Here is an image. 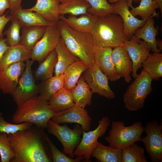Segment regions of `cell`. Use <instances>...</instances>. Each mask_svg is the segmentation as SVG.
I'll use <instances>...</instances> for the list:
<instances>
[{"label": "cell", "instance_id": "obj_1", "mask_svg": "<svg viewBox=\"0 0 162 162\" xmlns=\"http://www.w3.org/2000/svg\"><path fill=\"white\" fill-rule=\"evenodd\" d=\"M44 130L32 126L8 134L10 147L15 154L10 162H52Z\"/></svg>", "mask_w": 162, "mask_h": 162}, {"label": "cell", "instance_id": "obj_2", "mask_svg": "<svg viewBox=\"0 0 162 162\" xmlns=\"http://www.w3.org/2000/svg\"><path fill=\"white\" fill-rule=\"evenodd\" d=\"M90 33L94 45L99 47L113 48L122 46L130 40L122 17L115 13L98 16Z\"/></svg>", "mask_w": 162, "mask_h": 162}, {"label": "cell", "instance_id": "obj_3", "mask_svg": "<svg viewBox=\"0 0 162 162\" xmlns=\"http://www.w3.org/2000/svg\"><path fill=\"white\" fill-rule=\"evenodd\" d=\"M57 26L66 47L74 56L89 67L95 63L93 50L94 45L90 33L76 31L61 20Z\"/></svg>", "mask_w": 162, "mask_h": 162}, {"label": "cell", "instance_id": "obj_4", "mask_svg": "<svg viewBox=\"0 0 162 162\" xmlns=\"http://www.w3.org/2000/svg\"><path fill=\"white\" fill-rule=\"evenodd\" d=\"M38 96L18 106L12 117L14 123L29 122L38 128H46L48 122L56 112L48 101L41 100Z\"/></svg>", "mask_w": 162, "mask_h": 162}, {"label": "cell", "instance_id": "obj_5", "mask_svg": "<svg viewBox=\"0 0 162 162\" xmlns=\"http://www.w3.org/2000/svg\"><path fill=\"white\" fill-rule=\"evenodd\" d=\"M134 79L123 96L124 107L130 111H137L143 108L146 98L153 90V80L143 70Z\"/></svg>", "mask_w": 162, "mask_h": 162}, {"label": "cell", "instance_id": "obj_6", "mask_svg": "<svg viewBox=\"0 0 162 162\" xmlns=\"http://www.w3.org/2000/svg\"><path fill=\"white\" fill-rule=\"evenodd\" d=\"M109 135L105 137L110 146L122 149L136 142L141 141L144 128L141 122H137L125 126L123 121L112 122Z\"/></svg>", "mask_w": 162, "mask_h": 162}, {"label": "cell", "instance_id": "obj_7", "mask_svg": "<svg viewBox=\"0 0 162 162\" xmlns=\"http://www.w3.org/2000/svg\"><path fill=\"white\" fill-rule=\"evenodd\" d=\"M47 131L54 135L62 144L63 147V153L71 158H74V152L79 144L84 130L78 124L73 129L64 124L60 125L50 120L47 124Z\"/></svg>", "mask_w": 162, "mask_h": 162}, {"label": "cell", "instance_id": "obj_8", "mask_svg": "<svg viewBox=\"0 0 162 162\" xmlns=\"http://www.w3.org/2000/svg\"><path fill=\"white\" fill-rule=\"evenodd\" d=\"M34 62L32 60L26 62L25 69L11 95L17 106L39 94L38 86L35 83L32 70V66Z\"/></svg>", "mask_w": 162, "mask_h": 162}, {"label": "cell", "instance_id": "obj_9", "mask_svg": "<svg viewBox=\"0 0 162 162\" xmlns=\"http://www.w3.org/2000/svg\"><path fill=\"white\" fill-rule=\"evenodd\" d=\"M144 132L146 136L141 138L146 151L152 162L162 161V124L157 120L147 123Z\"/></svg>", "mask_w": 162, "mask_h": 162}, {"label": "cell", "instance_id": "obj_10", "mask_svg": "<svg viewBox=\"0 0 162 162\" xmlns=\"http://www.w3.org/2000/svg\"><path fill=\"white\" fill-rule=\"evenodd\" d=\"M96 128L92 131L84 130L80 142L74 153L76 156H83L87 162H91V153L96 146L99 137L103 136L110 125V121L108 116L103 117L98 122Z\"/></svg>", "mask_w": 162, "mask_h": 162}, {"label": "cell", "instance_id": "obj_11", "mask_svg": "<svg viewBox=\"0 0 162 162\" xmlns=\"http://www.w3.org/2000/svg\"><path fill=\"white\" fill-rule=\"evenodd\" d=\"M82 74L84 80L93 93L109 99L115 98V95L109 84V79L95 62Z\"/></svg>", "mask_w": 162, "mask_h": 162}, {"label": "cell", "instance_id": "obj_12", "mask_svg": "<svg viewBox=\"0 0 162 162\" xmlns=\"http://www.w3.org/2000/svg\"><path fill=\"white\" fill-rule=\"evenodd\" d=\"M60 38L57 24L47 26L43 37L32 50L31 60L42 62L55 50Z\"/></svg>", "mask_w": 162, "mask_h": 162}, {"label": "cell", "instance_id": "obj_13", "mask_svg": "<svg viewBox=\"0 0 162 162\" xmlns=\"http://www.w3.org/2000/svg\"><path fill=\"white\" fill-rule=\"evenodd\" d=\"M122 46L128 52L132 62L131 76L135 79L138 70L149 56L151 50L147 43L141 39L137 40L134 35Z\"/></svg>", "mask_w": 162, "mask_h": 162}, {"label": "cell", "instance_id": "obj_14", "mask_svg": "<svg viewBox=\"0 0 162 162\" xmlns=\"http://www.w3.org/2000/svg\"><path fill=\"white\" fill-rule=\"evenodd\" d=\"M51 120L58 124L65 123L79 124L86 132L90 130L92 121L87 110L76 105L73 107L56 112Z\"/></svg>", "mask_w": 162, "mask_h": 162}, {"label": "cell", "instance_id": "obj_15", "mask_svg": "<svg viewBox=\"0 0 162 162\" xmlns=\"http://www.w3.org/2000/svg\"><path fill=\"white\" fill-rule=\"evenodd\" d=\"M25 66L24 62H20L0 69V90L3 94L12 95Z\"/></svg>", "mask_w": 162, "mask_h": 162}, {"label": "cell", "instance_id": "obj_16", "mask_svg": "<svg viewBox=\"0 0 162 162\" xmlns=\"http://www.w3.org/2000/svg\"><path fill=\"white\" fill-rule=\"evenodd\" d=\"M111 4L114 13L122 17L126 34L130 40L135 31L142 27L147 20L152 15L143 20L137 19L130 12L127 0H118Z\"/></svg>", "mask_w": 162, "mask_h": 162}, {"label": "cell", "instance_id": "obj_17", "mask_svg": "<svg viewBox=\"0 0 162 162\" xmlns=\"http://www.w3.org/2000/svg\"><path fill=\"white\" fill-rule=\"evenodd\" d=\"M113 48L94 45L93 52L95 62L101 71L111 81H116L121 77L117 74L112 59Z\"/></svg>", "mask_w": 162, "mask_h": 162}, {"label": "cell", "instance_id": "obj_18", "mask_svg": "<svg viewBox=\"0 0 162 162\" xmlns=\"http://www.w3.org/2000/svg\"><path fill=\"white\" fill-rule=\"evenodd\" d=\"M112 59L118 75L123 77L126 82H130L132 80L130 74L132 71V63L127 51L122 46L113 48Z\"/></svg>", "mask_w": 162, "mask_h": 162}, {"label": "cell", "instance_id": "obj_19", "mask_svg": "<svg viewBox=\"0 0 162 162\" xmlns=\"http://www.w3.org/2000/svg\"><path fill=\"white\" fill-rule=\"evenodd\" d=\"M159 13H155L148 19L143 26L137 28L135 32L134 35L137 40L141 39L148 44L151 50L154 52L160 53L161 51L158 48L157 40L156 36L158 33L159 27H154V17L158 18Z\"/></svg>", "mask_w": 162, "mask_h": 162}, {"label": "cell", "instance_id": "obj_20", "mask_svg": "<svg viewBox=\"0 0 162 162\" xmlns=\"http://www.w3.org/2000/svg\"><path fill=\"white\" fill-rule=\"evenodd\" d=\"M60 3L57 0H37L33 7L26 10L38 13L49 22L57 23L60 20L58 7Z\"/></svg>", "mask_w": 162, "mask_h": 162}, {"label": "cell", "instance_id": "obj_21", "mask_svg": "<svg viewBox=\"0 0 162 162\" xmlns=\"http://www.w3.org/2000/svg\"><path fill=\"white\" fill-rule=\"evenodd\" d=\"M32 51L20 44L9 46L0 62V69L15 63L24 62L30 60Z\"/></svg>", "mask_w": 162, "mask_h": 162}, {"label": "cell", "instance_id": "obj_22", "mask_svg": "<svg viewBox=\"0 0 162 162\" xmlns=\"http://www.w3.org/2000/svg\"><path fill=\"white\" fill-rule=\"evenodd\" d=\"M98 16L89 13L81 15L79 17L70 15L67 18L60 15L61 20L73 29L82 32L91 33Z\"/></svg>", "mask_w": 162, "mask_h": 162}, {"label": "cell", "instance_id": "obj_23", "mask_svg": "<svg viewBox=\"0 0 162 162\" xmlns=\"http://www.w3.org/2000/svg\"><path fill=\"white\" fill-rule=\"evenodd\" d=\"M55 50L57 58L54 71L55 76L63 75L69 66L75 62L80 60L69 51L61 38Z\"/></svg>", "mask_w": 162, "mask_h": 162}, {"label": "cell", "instance_id": "obj_24", "mask_svg": "<svg viewBox=\"0 0 162 162\" xmlns=\"http://www.w3.org/2000/svg\"><path fill=\"white\" fill-rule=\"evenodd\" d=\"M71 91L73 101L76 105L84 108L87 105H91L93 93L82 75H81L76 85Z\"/></svg>", "mask_w": 162, "mask_h": 162}, {"label": "cell", "instance_id": "obj_25", "mask_svg": "<svg viewBox=\"0 0 162 162\" xmlns=\"http://www.w3.org/2000/svg\"><path fill=\"white\" fill-rule=\"evenodd\" d=\"M10 14L17 19L21 23L22 27L47 26L56 24L57 23L49 22L38 13L22 8L15 13Z\"/></svg>", "mask_w": 162, "mask_h": 162}, {"label": "cell", "instance_id": "obj_26", "mask_svg": "<svg viewBox=\"0 0 162 162\" xmlns=\"http://www.w3.org/2000/svg\"><path fill=\"white\" fill-rule=\"evenodd\" d=\"M38 86V98L41 100L48 101L53 95L64 87V76H52L41 81Z\"/></svg>", "mask_w": 162, "mask_h": 162}, {"label": "cell", "instance_id": "obj_27", "mask_svg": "<svg viewBox=\"0 0 162 162\" xmlns=\"http://www.w3.org/2000/svg\"><path fill=\"white\" fill-rule=\"evenodd\" d=\"M122 149L106 146L98 142L91 156L99 162H121Z\"/></svg>", "mask_w": 162, "mask_h": 162}, {"label": "cell", "instance_id": "obj_28", "mask_svg": "<svg viewBox=\"0 0 162 162\" xmlns=\"http://www.w3.org/2000/svg\"><path fill=\"white\" fill-rule=\"evenodd\" d=\"M48 102L56 113L71 108L76 105L71 90H67L64 87L53 95Z\"/></svg>", "mask_w": 162, "mask_h": 162}, {"label": "cell", "instance_id": "obj_29", "mask_svg": "<svg viewBox=\"0 0 162 162\" xmlns=\"http://www.w3.org/2000/svg\"><path fill=\"white\" fill-rule=\"evenodd\" d=\"M89 66L80 60L69 66L64 74V87L71 90L76 85L82 74Z\"/></svg>", "mask_w": 162, "mask_h": 162}, {"label": "cell", "instance_id": "obj_30", "mask_svg": "<svg viewBox=\"0 0 162 162\" xmlns=\"http://www.w3.org/2000/svg\"><path fill=\"white\" fill-rule=\"evenodd\" d=\"M47 26L22 27L20 43L32 50L36 43L44 35Z\"/></svg>", "mask_w": 162, "mask_h": 162}, {"label": "cell", "instance_id": "obj_31", "mask_svg": "<svg viewBox=\"0 0 162 162\" xmlns=\"http://www.w3.org/2000/svg\"><path fill=\"white\" fill-rule=\"evenodd\" d=\"M57 60V54L55 50L40 62L34 71L33 75L35 80L42 81L52 76Z\"/></svg>", "mask_w": 162, "mask_h": 162}, {"label": "cell", "instance_id": "obj_32", "mask_svg": "<svg viewBox=\"0 0 162 162\" xmlns=\"http://www.w3.org/2000/svg\"><path fill=\"white\" fill-rule=\"evenodd\" d=\"M90 7L86 0H64L59 4L58 12L60 15L77 16L87 14V9Z\"/></svg>", "mask_w": 162, "mask_h": 162}, {"label": "cell", "instance_id": "obj_33", "mask_svg": "<svg viewBox=\"0 0 162 162\" xmlns=\"http://www.w3.org/2000/svg\"><path fill=\"white\" fill-rule=\"evenodd\" d=\"M141 67L153 80H158L162 76V53H150L142 64Z\"/></svg>", "mask_w": 162, "mask_h": 162}, {"label": "cell", "instance_id": "obj_34", "mask_svg": "<svg viewBox=\"0 0 162 162\" xmlns=\"http://www.w3.org/2000/svg\"><path fill=\"white\" fill-rule=\"evenodd\" d=\"M127 1L129 7L131 8L130 13L134 17L140 16L142 20L150 17L156 12V9H160L156 0H141L139 5L136 8L132 6V0Z\"/></svg>", "mask_w": 162, "mask_h": 162}, {"label": "cell", "instance_id": "obj_35", "mask_svg": "<svg viewBox=\"0 0 162 162\" xmlns=\"http://www.w3.org/2000/svg\"><path fill=\"white\" fill-rule=\"evenodd\" d=\"M144 148L134 143L122 149L121 162H148Z\"/></svg>", "mask_w": 162, "mask_h": 162}, {"label": "cell", "instance_id": "obj_36", "mask_svg": "<svg viewBox=\"0 0 162 162\" xmlns=\"http://www.w3.org/2000/svg\"><path fill=\"white\" fill-rule=\"evenodd\" d=\"M10 21V25L3 33V34L6 36L5 39L7 45L9 46H12L20 43V31L22 26L20 21L13 16H11Z\"/></svg>", "mask_w": 162, "mask_h": 162}, {"label": "cell", "instance_id": "obj_37", "mask_svg": "<svg viewBox=\"0 0 162 162\" xmlns=\"http://www.w3.org/2000/svg\"><path fill=\"white\" fill-rule=\"evenodd\" d=\"M86 0L90 5L87 9L88 13L101 17L114 13L112 7L107 0Z\"/></svg>", "mask_w": 162, "mask_h": 162}, {"label": "cell", "instance_id": "obj_38", "mask_svg": "<svg viewBox=\"0 0 162 162\" xmlns=\"http://www.w3.org/2000/svg\"><path fill=\"white\" fill-rule=\"evenodd\" d=\"M44 137L47 141L52 156V162H80L85 159L83 156H76L75 158H71L66 155L60 151L53 143L48 135L45 133Z\"/></svg>", "mask_w": 162, "mask_h": 162}, {"label": "cell", "instance_id": "obj_39", "mask_svg": "<svg viewBox=\"0 0 162 162\" xmlns=\"http://www.w3.org/2000/svg\"><path fill=\"white\" fill-rule=\"evenodd\" d=\"M0 156L1 162H9L15 156L10 146L8 134L4 132H0Z\"/></svg>", "mask_w": 162, "mask_h": 162}, {"label": "cell", "instance_id": "obj_40", "mask_svg": "<svg viewBox=\"0 0 162 162\" xmlns=\"http://www.w3.org/2000/svg\"><path fill=\"white\" fill-rule=\"evenodd\" d=\"M2 115V113L0 112V132H4L7 134H14L19 130L30 128L33 124L27 122L17 124H10L5 121Z\"/></svg>", "mask_w": 162, "mask_h": 162}, {"label": "cell", "instance_id": "obj_41", "mask_svg": "<svg viewBox=\"0 0 162 162\" xmlns=\"http://www.w3.org/2000/svg\"><path fill=\"white\" fill-rule=\"evenodd\" d=\"M9 12L8 11L6 14L0 16V38H3V31L6 24L11 18V16L10 14L7 15Z\"/></svg>", "mask_w": 162, "mask_h": 162}, {"label": "cell", "instance_id": "obj_42", "mask_svg": "<svg viewBox=\"0 0 162 162\" xmlns=\"http://www.w3.org/2000/svg\"><path fill=\"white\" fill-rule=\"evenodd\" d=\"M10 4V14L15 13L22 8L21 3L22 0H8Z\"/></svg>", "mask_w": 162, "mask_h": 162}, {"label": "cell", "instance_id": "obj_43", "mask_svg": "<svg viewBox=\"0 0 162 162\" xmlns=\"http://www.w3.org/2000/svg\"><path fill=\"white\" fill-rule=\"evenodd\" d=\"M9 46L6 43L5 39L0 38V62Z\"/></svg>", "mask_w": 162, "mask_h": 162}, {"label": "cell", "instance_id": "obj_44", "mask_svg": "<svg viewBox=\"0 0 162 162\" xmlns=\"http://www.w3.org/2000/svg\"><path fill=\"white\" fill-rule=\"evenodd\" d=\"M9 8L8 0H0V16L3 15L6 10Z\"/></svg>", "mask_w": 162, "mask_h": 162}, {"label": "cell", "instance_id": "obj_45", "mask_svg": "<svg viewBox=\"0 0 162 162\" xmlns=\"http://www.w3.org/2000/svg\"><path fill=\"white\" fill-rule=\"evenodd\" d=\"M157 47L161 51L162 50V42L161 40H157Z\"/></svg>", "mask_w": 162, "mask_h": 162}, {"label": "cell", "instance_id": "obj_46", "mask_svg": "<svg viewBox=\"0 0 162 162\" xmlns=\"http://www.w3.org/2000/svg\"><path fill=\"white\" fill-rule=\"evenodd\" d=\"M157 2L160 10L161 14H162V0H156Z\"/></svg>", "mask_w": 162, "mask_h": 162}, {"label": "cell", "instance_id": "obj_47", "mask_svg": "<svg viewBox=\"0 0 162 162\" xmlns=\"http://www.w3.org/2000/svg\"><path fill=\"white\" fill-rule=\"evenodd\" d=\"M118 0H108L109 2L112 3L115 2ZM141 0H132V1L135 3H138L140 2Z\"/></svg>", "mask_w": 162, "mask_h": 162}, {"label": "cell", "instance_id": "obj_48", "mask_svg": "<svg viewBox=\"0 0 162 162\" xmlns=\"http://www.w3.org/2000/svg\"><path fill=\"white\" fill-rule=\"evenodd\" d=\"M59 1L60 3L63 2L64 0H57Z\"/></svg>", "mask_w": 162, "mask_h": 162}]
</instances>
